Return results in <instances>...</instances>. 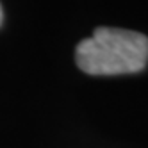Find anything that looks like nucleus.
<instances>
[{
	"label": "nucleus",
	"instance_id": "f03ea898",
	"mask_svg": "<svg viewBox=\"0 0 148 148\" xmlns=\"http://www.w3.org/2000/svg\"><path fill=\"white\" fill-rule=\"evenodd\" d=\"M2 20H4V14H2V7H0V25H2Z\"/></svg>",
	"mask_w": 148,
	"mask_h": 148
},
{
	"label": "nucleus",
	"instance_id": "f257e3e1",
	"mask_svg": "<svg viewBox=\"0 0 148 148\" xmlns=\"http://www.w3.org/2000/svg\"><path fill=\"white\" fill-rule=\"evenodd\" d=\"M77 66L88 75H129L148 64V38L136 30L98 27L75 50Z\"/></svg>",
	"mask_w": 148,
	"mask_h": 148
}]
</instances>
